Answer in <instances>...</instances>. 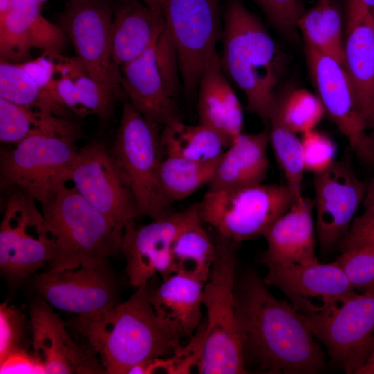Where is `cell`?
<instances>
[{"instance_id": "obj_1", "label": "cell", "mask_w": 374, "mask_h": 374, "mask_svg": "<svg viewBox=\"0 0 374 374\" xmlns=\"http://www.w3.org/2000/svg\"><path fill=\"white\" fill-rule=\"evenodd\" d=\"M268 287L253 270L235 278V315L246 369L269 374L321 372L326 355L320 343L291 304L276 298Z\"/></svg>"}, {"instance_id": "obj_2", "label": "cell", "mask_w": 374, "mask_h": 374, "mask_svg": "<svg viewBox=\"0 0 374 374\" xmlns=\"http://www.w3.org/2000/svg\"><path fill=\"white\" fill-rule=\"evenodd\" d=\"M148 283L125 302L95 318L75 317L71 321L101 359L106 373L126 374L140 362L178 353L180 339L157 317Z\"/></svg>"}, {"instance_id": "obj_3", "label": "cell", "mask_w": 374, "mask_h": 374, "mask_svg": "<svg viewBox=\"0 0 374 374\" xmlns=\"http://www.w3.org/2000/svg\"><path fill=\"white\" fill-rule=\"evenodd\" d=\"M223 19V71L244 93L247 110L268 125L285 53L241 0L228 1Z\"/></svg>"}, {"instance_id": "obj_4", "label": "cell", "mask_w": 374, "mask_h": 374, "mask_svg": "<svg viewBox=\"0 0 374 374\" xmlns=\"http://www.w3.org/2000/svg\"><path fill=\"white\" fill-rule=\"evenodd\" d=\"M42 207L55 243L50 270L73 269L85 260L121 253L123 235L74 186H63Z\"/></svg>"}, {"instance_id": "obj_5", "label": "cell", "mask_w": 374, "mask_h": 374, "mask_svg": "<svg viewBox=\"0 0 374 374\" xmlns=\"http://www.w3.org/2000/svg\"><path fill=\"white\" fill-rule=\"evenodd\" d=\"M215 257L203 291L204 340L197 365L201 374L247 373L234 302L237 244L213 232Z\"/></svg>"}, {"instance_id": "obj_6", "label": "cell", "mask_w": 374, "mask_h": 374, "mask_svg": "<svg viewBox=\"0 0 374 374\" xmlns=\"http://www.w3.org/2000/svg\"><path fill=\"white\" fill-rule=\"evenodd\" d=\"M160 136V127L147 121L125 98L117 134L109 152L134 197L141 216L151 220L174 211L159 184V169L165 157Z\"/></svg>"}, {"instance_id": "obj_7", "label": "cell", "mask_w": 374, "mask_h": 374, "mask_svg": "<svg viewBox=\"0 0 374 374\" xmlns=\"http://www.w3.org/2000/svg\"><path fill=\"white\" fill-rule=\"evenodd\" d=\"M294 200L287 186L260 183L207 190L197 206L204 224L220 236L238 244L262 237Z\"/></svg>"}, {"instance_id": "obj_8", "label": "cell", "mask_w": 374, "mask_h": 374, "mask_svg": "<svg viewBox=\"0 0 374 374\" xmlns=\"http://www.w3.org/2000/svg\"><path fill=\"white\" fill-rule=\"evenodd\" d=\"M299 315L346 373H359L373 354L374 287L355 292L327 312Z\"/></svg>"}, {"instance_id": "obj_9", "label": "cell", "mask_w": 374, "mask_h": 374, "mask_svg": "<svg viewBox=\"0 0 374 374\" xmlns=\"http://www.w3.org/2000/svg\"><path fill=\"white\" fill-rule=\"evenodd\" d=\"M75 141L47 134L25 139L1 158V184L17 186L43 204L71 181Z\"/></svg>"}, {"instance_id": "obj_10", "label": "cell", "mask_w": 374, "mask_h": 374, "mask_svg": "<svg viewBox=\"0 0 374 374\" xmlns=\"http://www.w3.org/2000/svg\"><path fill=\"white\" fill-rule=\"evenodd\" d=\"M220 4L221 0H164V26L176 47L183 87L188 97L197 91L204 67L222 40Z\"/></svg>"}, {"instance_id": "obj_11", "label": "cell", "mask_w": 374, "mask_h": 374, "mask_svg": "<svg viewBox=\"0 0 374 374\" xmlns=\"http://www.w3.org/2000/svg\"><path fill=\"white\" fill-rule=\"evenodd\" d=\"M33 197L19 189L8 197L0 224V269L20 282L48 265L55 243Z\"/></svg>"}, {"instance_id": "obj_12", "label": "cell", "mask_w": 374, "mask_h": 374, "mask_svg": "<svg viewBox=\"0 0 374 374\" xmlns=\"http://www.w3.org/2000/svg\"><path fill=\"white\" fill-rule=\"evenodd\" d=\"M57 19L87 73L119 98L124 91L121 71L112 59L110 0H70Z\"/></svg>"}, {"instance_id": "obj_13", "label": "cell", "mask_w": 374, "mask_h": 374, "mask_svg": "<svg viewBox=\"0 0 374 374\" xmlns=\"http://www.w3.org/2000/svg\"><path fill=\"white\" fill-rule=\"evenodd\" d=\"M33 288L53 308L82 318L99 317L118 305V287L105 258L85 260L76 268L49 269L35 275Z\"/></svg>"}, {"instance_id": "obj_14", "label": "cell", "mask_w": 374, "mask_h": 374, "mask_svg": "<svg viewBox=\"0 0 374 374\" xmlns=\"http://www.w3.org/2000/svg\"><path fill=\"white\" fill-rule=\"evenodd\" d=\"M304 53L311 82L325 114L344 135L358 159L374 166V151L344 66L305 45Z\"/></svg>"}, {"instance_id": "obj_15", "label": "cell", "mask_w": 374, "mask_h": 374, "mask_svg": "<svg viewBox=\"0 0 374 374\" xmlns=\"http://www.w3.org/2000/svg\"><path fill=\"white\" fill-rule=\"evenodd\" d=\"M71 181L119 233L123 235L127 224L141 217L132 193L103 143L91 141L78 150Z\"/></svg>"}, {"instance_id": "obj_16", "label": "cell", "mask_w": 374, "mask_h": 374, "mask_svg": "<svg viewBox=\"0 0 374 374\" xmlns=\"http://www.w3.org/2000/svg\"><path fill=\"white\" fill-rule=\"evenodd\" d=\"M199 220L196 203L146 224L129 222L124 230L121 253L126 260L130 285L139 288L157 274L163 278L172 274L171 247L175 237Z\"/></svg>"}, {"instance_id": "obj_17", "label": "cell", "mask_w": 374, "mask_h": 374, "mask_svg": "<svg viewBox=\"0 0 374 374\" xmlns=\"http://www.w3.org/2000/svg\"><path fill=\"white\" fill-rule=\"evenodd\" d=\"M263 279L269 287L281 291L293 308L305 316L327 312L355 292L337 260L268 268Z\"/></svg>"}, {"instance_id": "obj_18", "label": "cell", "mask_w": 374, "mask_h": 374, "mask_svg": "<svg viewBox=\"0 0 374 374\" xmlns=\"http://www.w3.org/2000/svg\"><path fill=\"white\" fill-rule=\"evenodd\" d=\"M315 229L321 250L326 253L348 231L362 203L366 184L348 160H336L314 178Z\"/></svg>"}, {"instance_id": "obj_19", "label": "cell", "mask_w": 374, "mask_h": 374, "mask_svg": "<svg viewBox=\"0 0 374 374\" xmlns=\"http://www.w3.org/2000/svg\"><path fill=\"white\" fill-rule=\"evenodd\" d=\"M34 353L42 362L47 374L104 373L91 353L75 344L66 324L41 297L30 306Z\"/></svg>"}, {"instance_id": "obj_20", "label": "cell", "mask_w": 374, "mask_h": 374, "mask_svg": "<svg viewBox=\"0 0 374 374\" xmlns=\"http://www.w3.org/2000/svg\"><path fill=\"white\" fill-rule=\"evenodd\" d=\"M41 6L37 0H11L10 9L0 22L1 60L25 62L33 49L61 54L67 35L59 24L44 17Z\"/></svg>"}, {"instance_id": "obj_21", "label": "cell", "mask_w": 374, "mask_h": 374, "mask_svg": "<svg viewBox=\"0 0 374 374\" xmlns=\"http://www.w3.org/2000/svg\"><path fill=\"white\" fill-rule=\"evenodd\" d=\"M314 210L313 199L301 195L264 233L267 247L261 262L267 269L319 261Z\"/></svg>"}, {"instance_id": "obj_22", "label": "cell", "mask_w": 374, "mask_h": 374, "mask_svg": "<svg viewBox=\"0 0 374 374\" xmlns=\"http://www.w3.org/2000/svg\"><path fill=\"white\" fill-rule=\"evenodd\" d=\"M158 35L141 56L121 66L120 71L123 90L131 105L151 123L165 127L182 121L175 99L166 91L157 66Z\"/></svg>"}, {"instance_id": "obj_23", "label": "cell", "mask_w": 374, "mask_h": 374, "mask_svg": "<svg viewBox=\"0 0 374 374\" xmlns=\"http://www.w3.org/2000/svg\"><path fill=\"white\" fill-rule=\"evenodd\" d=\"M197 91L199 123L214 130L229 146L243 132L244 113L238 96L224 75L217 52L207 62Z\"/></svg>"}, {"instance_id": "obj_24", "label": "cell", "mask_w": 374, "mask_h": 374, "mask_svg": "<svg viewBox=\"0 0 374 374\" xmlns=\"http://www.w3.org/2000/svg\"><path fill=\"white\" fill-rule=\"evenodd\" d=\"M206 283L174 273L151 290V302L162 323L180 339L192 337L202 323Z\"/></svg>"}, {"instance_id": "obj_25", "label": "cell", "mask_w": 374, "mask_h": 374, "mask_svg": "<svg viewBox=\"0 0 374 374\" xmlns=\"http://www.w3.org/2000/svg\"><path fill=\"white\" fill-rule=\"evenodd\" d=\"M163 24L141 0H118L113 5L112 59L120 70L141 56L151 45Z\"/></svg>"}, {"instance_id": "obj_26", "label": "cell", "mask_w": 374, "mask_h": 374, "mask_svg": "<svg viewBox=\"0 0 374 374\" xmlns=\"http://www.w3.org/2000/svg\"><path fill=\"white\" fill-rule=\"evenodd\" d=\"M269 132L239 135L221 156L208 190L263 183L269 168Z\"/></svg>"}, {"instance_id": "obj_27", "label": "cell", "mask_w": 374, "mask_h": 374, "mask_svg": "<svg viewBox=\"0 0 374 374\" xmlns=\"http://www.w3.org/2000/svg\"><path fill=\"white\" fill-rule=\"evenodd\" d=\"M344 68L365 120L374 103V21L371 13L346 26Z\"/></svg>"}, {"instance_id": "obj_28", "label": "cell", "mask_w": 374, "mask_h": 374, "mask_svg": "<svg viewBox=\"0 0 374 374\" xmlns=\"http://www.w3.org/2000/svg\"><path fill=\"white\" fill-rule=\"evenodd\" d=\"M57 135L76 141L80 137L75 123L51 110L21 106L0 98V139L17 145L35 135Z\"/></svg>"}, {"instance_id": "obj_29", "label": "cell", "mask_w": 374, "mask_h": 374, "mask_svg": "<svg viewBox=\"0 0 374 374\" xmlns=\"http://www.w3.org/2000/svg\"><path fill=\"white\" fill-rule=\"evenodd\" d=\"M297 28L305 46L332 57L344 66L341 14L335 0H317L301 14Z\"/></svg>"}, {"instance_id": "obj_30", "label": "cell", "mask_w": 374, "mask_h": 374, "mask_svg": "<svg viewBox=\"0 0 374 374\" xmlns=\"http://www.w3.org/2000/svg\"><path fill=\"white\" fill-rule=\"evenodd\" d=\"M199 220L181 230L171 247L172 274L186 275L206 283L215 257V242Z\"/></svg>"}, {"instance_id": "obj_31", "label": "cell", "mask_w": 374, "mask_h": 374, "mask_svg": "<svg viewBox=\"0 0 374 374\" xmlns=\"http://www.w3.org/2000/svg\"><path fill=\"white\" fill-rule=\"evenodd\" d=\"M160 138L165 157L200 162L219 160L229 146L217 132L199 123L186 125L181 121L165 126Z\"/></svg>"}, {"instance_id": "obj_32", "label": "cell", "mask_w": 374, "mask_h": 374, "mask_svg": "<svg viewBox=\"0 0 374 374\" xmlns=\"http://www.w3.org/2000/svg\"><path fill=\"white\" fill-rule=\"evenodd\" d=\"M219 160L200 162L173 156L164 157L159 177L166 201L172 205L188 198L204 186H208Z\"/></svg>"}, {"instance_id": "obj_33", "label": "cell", "mask_w": 374, "mask_h": 374, "mask_svg": "<svg viewBox=\"0 0 374 374\" xmlns=\"http://www.w3.org/2000/svg\"><path fill=\"white\" fill-rule=\"evenodd\" d=\"M54 62L56 71L69 74L74 81L78 102L76 115L82 118L94 115L102 123L107 121L118 97L96 82L77 57H66L60 54Z\"/></svg>"}, {"instance_id": "obj_34", "label": "cell", "mask_w": 374, "mask_h": 374, "mask_svg": "<svg viewBox=\"0 0 374 374\" xmlns=\"http://www.w3.org/2000/svg\"><path fill=\"white\" fill-rule=\"evenodd\" d=\"M268 126L269 143L276 161L285 175L286 186L296 199L302 195V180L305 172L301 138L282 122L274 110Z\"/></svg>"}, {"instance_id": "obj_35", "label": "cell", "mask_w": 374, "mask_h": 374, "mask_svg": "<svg viewBox=\"0 0 374 374\" xmlns=\"http://www.w3.org/2000/svg\"><path fill=\"white\" fill-rule=\"evenodd\" d=\"M0 98L21 106L46 109L61 117L66 109L42 91L19 64L3 60L0 63Z\"/></svg>"}, {"instance_id": "obj_36", "label": "cell", "mask_w": 374, "mask_h": 374, "mask_svg": "<svg viewBox=\"0 0 374 374\" xmlns=\"http://www.w3.org/2000/svg\"><path fill=\"white\" fill-rule=\"evenodd\" d=\"M271 110L297 134L315 129L325 114L324 107L316 93L303 88L276 93Z\"/></svg>"}, {"instance_id": "obj_37", "label": "cell", "mask_w": 374, "mask_h": 374, "mask_svg": "<svg viewBox=\"0 0 374 374\" xmlns=\"http://www.w3.org/2000/svg\"><path fill=\"white\" fill-rule=\"evenodd\" d=\"M341 253L336 260L354 289L363 292L374 287V245L362 246Z\"/></svg>"}, {"instance_id": "obj_38", "label": "cell", "mask_w": 374, "mask_h": 374, "mask_svg": "<svg viewBox=\"0 0 374 374\" xmlns=\"http://www.w3.org/2000/svg\"><path fill=\"white\" fill-rule=\"evenodd\" d=\"M304 168L314 175L328 168L337 159V146L333 140L313 129L301 134Z\"/></svg>"}, {"instance_id": "obj_39", "label": "cell", "mask_w": 374, "mask_h": 374, "mask_svg": "<svg viewBox=\"0 0 374 374\" xmlns=\"http://www.w3.org/2000/svg\"><path fill=\"white\" fill-rule=\"evenodd\" d=\"M156 59L164 87L175 99L180 87L179 60L176 47L164 22L156 42Z\"/></svg>"}, {"instance_id": "obj_40", "label": "cell", "mask_w": 374, "mask_h": 374, "mask_svg": "<svg viewBox=\"0 0 374 374\" xmlns=\"http://www.w3.org/2000/svg\"><path fill=\"white\" fill-rule=\"evenodd\" d=\"M25 316L15 306L0 305V361L13 351L24 348Z\"/></svg>"}, {"instance_id": "obj_41", "label": "cell", "mask_w": 374, "mask_h": 374, "mask_svg": "<svg viewBox=\"0 0 374 374\" xmlns=\"http://www.w3.org/2000/svg\"><path fill=\"white\" fill-rule=\"evenodd\" d=\"M274 28L284 35L294 38L297 22L303 12L299 0H253Z\"/></svg>"}, {"instance_id": "obj_42", "label": "cell", "mask_w": 374, "mask_h": 374, "mask_svg": "<svg viewBox=\"0 0 374 374\" xmlns=\"http://www.w3.org/2000/svg\"><path fill=\"white\" fill-rule=\"evenodd\" d=\"M19 64L42 91L50 94L60 103L55 91V67L53 55L43 53L36 59L27 60Z\"/></svg>"}, {"instance_id": "obj_43", "label": "cell", "mask_w": 374, "mask_h": 374, "mask_svg": "<svg viewBox=\"0 0 374 374\" xmlns=\"http://www.w3.org/2000/svg\"><path fill=\"white\" fill-rule=\"evenodd\" d=\"M0 373H46L42 362L34 353L21 348L0 361Z\"/></svg>"}, {"instance_id": "obj_44", "label": "cell", "mask_w": 374, "mask_h": 374, "mask_svg": "<svg viewBox=\"0 0 374 374\" xmlns=\"http://www.w3.org/2000/svg\"><path fill=\"white\" fill-rule=\"evenodd\" d=\"M339 245L341 252L362 246L374 245V221H364L355 217Z\"/></svg>"}, {"instance_id": "obj_45", "label": "cell", "mask_w": 374, "mask_h": 374, "mask_svg": "<svg viewBox=\"0 0 374 374\" xmlns=\"http://www.w3.org/2000/svg\"><path fill=\"white\" fill-rule=\"evenodd\" d=\"M374 12V0H348L347 25Z\"/></svg>"}, {"instance_id": "obj_46", "label": "cell", "mask_w": 374, "mask_h": 374, "mask_svg": "<svg viewBox=\"0 0 374 374\" xmlns=\"http://www.w3.org/2000/svg\"><path fill=\"white\" fill-rule=\"evenodd\" d=\"M363 204V213L357 217L364 221H374V177L366 184V190Z\"/></svg>"}, {"instance_id": "obj_47", "label": "cell", "mask_w": 374, "mask_h": 374, "mask_svg": "<svg viewBox=\"0 0 374 374\" xmlns=\"http://www.w3.org/2000/svg\"><path fill=\"white\" fill-rule=\"evenodd\" d=\"M365 126L374 151V103L365 120Z\"/></svg>"}, {"instance_id": "obj_48", "label": "cell", "mask_w": 374, "mask_h": 374, "mask_svg": "<svg viewBox=\"0 0 374 374\" xmlns=\"http://www.w3.org/2000/svg\"><path fill=\"white\" fill-rule=\"evenodd\" d=\"M155 15L162 16L164 0H141Z\"/></svg>"}, {"instance_id": "obj_49", "label": "cell", "mask_w": 374, "mask_h": 374, "mask_svg": "<svg viewBox=\"0 0 374 374\" xmlns=\"http://www.w3.org/2000/svg\"><path fill=\"white\" fill-rule=\"evenodd\" d=\"M11 5V0H0V22L7 16Z\"/></svg>"}, {"instance_id": "obj_50", "label": "cell", "mask_w": 374, "mask_h": 374, "mask_svg": "<svg viewBox=\"0 0 374 374\" xmlns=\"http://www.w3.org/2000/svg\"><path fill=\"white\" fill-rule=\"evenodd\" d=\"M42 5L46 2L47 0H37Z\"/></svg>"}, {"instance_id": "obj_51", "label": "cell", "mask_w": 374, "mask_h": 374, "mask_svg": "<svg viewBox=\"0 0 374 374\" xmlns=\"http://www.w3.org/2000/svg\"><path fill=\"white\" fill-rule=\"evenodd\" d=\"M371 14H372V15H373V21H374V12H373Z\"/></svg>"}]
</instances>
